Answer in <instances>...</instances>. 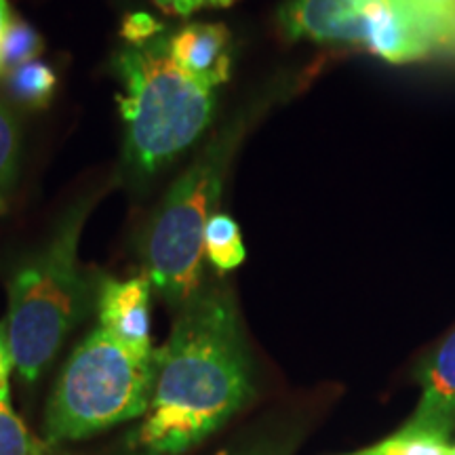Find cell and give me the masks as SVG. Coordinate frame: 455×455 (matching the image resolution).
I'll list each match as a JSON object with an SVG mask.
<instances>
[{
  "label": "cell",
  "mask_w": 455,
  "mask_h": 455,
  "mask_svg": "<svg viewBox=\"0 0 455 455\" xmlns=\"http://www.w3.org/2000/svg\"><path fill=\"white\" fill-rule=\"evenodd\" d=\"M235 455H287V447L281 445V443H258V445H251L243 451Z\"/></svg>",
  "instance_id": "cell-21"
},
{
  "label": "cell",
  "mask_w": 455,
  "mask_h": 455,
  "mask_svg": "<svg viewBox=\"0 0 455 455\" xmlns=\"http://www.w3.org/2000/svg\"><path fill=\"white\" fill-rule=\"evenodd\" d=\"M407 3L435 28L436 38L441 36L443 26L455 11V0H407Z\"/></svg>",
  "instance_id": "cell-17"
},
{
  "label": "cell",
  "mask_w": 455,
  "mask_h": 455,
  "mask_svg": "<svg viewBox=\"0 0 455 455\" xmlns=\"http://www.w3.org/2000/svg\"><path fill=\"white\" fill-rule=\"evenodd\" d=\"M422 398L409 428L447 436L455 428V329L419 369Z\"/></svg>",
  "instance_id": "cell-8"
},
{
  "label": "cell",
  "mask_w": 455,
  "mask_h": 455,
  "mask_svg": "<svg viewBox=\"0 0 455 455\" xmlns=\"http://www.w3.org/2000/svg\"><path fill=\"white\" fill-rule=\"evenodd\" d=\"M44 49L43 36L28 21L20 17H11L7 32L0 43V76L15 70L26 61L36 60Z\"/></svg>",
  "instance_id": "cell-12"
},
{
  "label": "cell",
  "mask_w": 455,
  "mask_h": 455,
  "mask_svg": "<svg viewBox=\"0 0 455 455\" xmlns=\"http://www.w3.org/2000/svg\"><path fill=\"white\" fill-rule=\"evenodd\" d=\"M278 24L289 41L344 44L388 64L436 55L435 28L407 0H287Z\"/></svg>",
  "instance_id": "cell-6"
},
{
  "label": "cell",
  "mask_w": 455,
  "mask_h": 455,
  "mask_svg": "<svg viewBox=\"0 0 455 455\" xmlns=\"http://www.w3.org/2000/svg\"><path fill=\"white\" fill-rule=\"evenodd\" d=\"M204 255L221 272H232L247 258L238 224L228 213H213L204 228Z\"/></svg>",
  "instance_id": "cell-10"
},
{
  "label": "cell",
  "mask_w": 455,
  "mask_h": 455,
  "mask_svg": "<svg viewBox=\"0 0 455 455\" xmlns=\"http://www.w3.org/2000/svg\"><path fill=\"white\" fill-rule=\"evenodd\" d=\"M244 129V118H236L209 140L195 163L171 186L146 228L141 251L148 276L171 304L184 306L201 289L204 228L220 201Z\"/></svg>",
  "instance_id": "cell-4"
},
{
  "label": "cell",
  "mask_w": 455,
  "mask_h": 455,
  "mask_svg": "<svg viewBox=\"0 0 455 455\" xmlns=\"http://www.w3.org/2000/svg\"><path fill=\"white\" fill-rule=\"evenodd\" d=\"M114 70L123 84L118 106L124 152L140 175L167 167L212 124L215 89L181 70L171 55L169 36L127 44L114 57Z\"/></svg>",
  "instance_id": "cell-2"
},
{
  "label": "cell",
  "mask_w": 455,
  "mask_h": 455,
  "mask_svg": "<svg viewBox=\"0 0 455 455\" xmlns=\"http://www.w3.org/2000/svg\"><path fill=\"white\" fill-rule=\"evenodd\" d=\"M155 395L140 428L150 451L184 453L244 407L253 390L251 363L230 291L198 289L155 352Z\"/></svg>",
  "instance_id": "cell-1"
},
{
  "label": "cell",
  "mask_w": 455,
  "mask_h": 455,
  "mask_svg": "<svg viewBox=\"0 0 455 455\" xmlns=\"http://www.w3.org/2000/svg\"><path fill=\"white\" fill-rule=\"evenodd\" d=\"M0 455H47V447L28 432L9 403H0Z\"/></svg>",
  "instance_id": "cell-15"
},
{
  "label": "cell",
  "mask_w": 455,
  "mask_h": 455,
  "mask_svg": "<svg viewBox=\"0 0 455 455\" xmlns=\"http://www.w3.org/2000/svg\"><path fill=\"white\" fill-rule=\"evenodd\" d=\"M155 3L167 13L180 15V17H188L192 15L195 11H201L204 4H209L207 0H155Z\"/></svg>",
  "instance_id": "cell-19"
},
{
  "label": "cell",
  "mask_w": 455,
  "mask_h": 455,
  "mask_svg": "<svg viewBox=\"0 0 455 455\" xmlns=\"http://www.w3.org/2000/svg\"><path fill=\"white\" fill-rule=\"evenodd\" d=\"M451 455H455V447H453V451H451Z\"/></svg>",
  "instance_id": "cell-26"
},
{
  "label": "cell",
  "mask_w": 455,
  "mask_h": 455,
  "mask_svg": "<svg viewBox=\"0 0 455 455\" xmlns=\"http://www.w3.org/2000/svg\"><path fill=\"white\" fill-rule=\"evenodd\" d=\"M89 209V201L74 204L47 247L9 283L7 338L15 369L26 382H36L83 316L87 281L78 266V241Z\"/></svg>",
  "instance_id": "cell-3"
},
{
  "label": "cell",
  "mask_w": 455,
  "mask_h": 455,
  "mask_svg": "<svg viewBox=\"0 0 455 455\" xmlns=\"http://www.w3.org/2000/svg\"><path fill=\"white\" fill-rule=\"evenodd\" d=\"M11 9H9V0H0V43H3L4 32H7V26L11 21Z\"/></svg>",
  "instance_id": "cell-22"
},
{
  "label": "cell",
  "mask_w": 455,
  "mask_h": 455,
  "mask_svg": "<svg viewBox=\"0 0 455 455\" xmlns=\"http://www.w3.org/2000/svg\"><path fill=\"white\" fill-rule=\"evenodd\" d=\"M173 60L188 76L215 89L230 78V32L221 24H190L169 36Z\"/></svg>",
  "instance_id": "cell-9"
},
{
  "label": "cell",
  "mask_w": 455,
  "mask_h": 455,
  "mask_svg": "<svg viewBox=\"0 0 455 455\" xmlns=\"http://www.w3.org/2000/svg\"><path fill=\"white\" fill-rule=\"evenodd\" d=\"M209 4H212V7H221V9H226V7H232V4L236 3V0H207Z\"/></svg>",
  "instance_id": "cell-23"
},
{
  "label": "cell",
  "mask_w": 455,
  "mask_h": 455,
  "mask_svg": "<svg viewBox=\"0 0 455 455\" xmlns=\"http://www.w3.org/2000/svg\"><path fill=\"white\" fill-rule=\"evenodd\" d=\"M350 455H378V451H375V447L367 449V451H358V453H350Z\"/></svg>",
  "instance_id": "cell-24"
},
{
  "label": "cell",
  "mask_w": 455,
  "mask_h": 455,
  "mask_svg": "<svg viewBox=\"0 0 455 455\" xmlns=\"http://www.w3.org/2000/svg\"><path fill=\"white\" fill-rule=\"evenodd\" d=\"M436 55L455 57V11L451 13V17H449V20L445 21V26H443Z\"/></svg>",
  "instance_id": "cell-20"
},
{
  "label": "cell",
  "mask_w": 455,
  "mask_h": 455,
  "mask_svg": "<svg viewBox=\"0 0 455 455\" xmlns=\"http://www.w3.org/2000/svg\"><path fill=\"white\" fill-rule=\"evenodd\" d=\"M150 289L148 275L129 281L108 278L101 283L98 298L100 327L146 358L155 356L150 344Z\"/></svg>",
  "instance_id": "cell-7"
},
{
  "label": "cell",
  "mask_w": 455,
  "mask_h": 455,
  "mask_svg": "<svg viewBox=\"0 0 455 455\" xmlns=\"http://www.w3.org/2000/svg\"><path fill=\"white\" fill-rule=\"evenodd\" d=\"M7 89L11 100L26 108H44L53 100L57 89V74L41 60L26 61L7 74Z\"/></svg>",
  "instance_id": "cell-11"
},
{
  "label": "cell",
  "mask_w": 455,
  "mask_h": 455,
  "mask_svg": "<svg viewBox=\"0 0 455 455\" xmlns=\"http://www.w3.org/2000/svg\"><path fill=\"white\" fill-rule=\"evenodd\" d=\"M0 403H4V401H0Z\"/></svg>",
  "instance_id": "cell-27"
},
{
  "label": "cell",
  "mask_w": 455,
  "mask_h": 455,
  "mask_svg": "<svg viewBox=\"0 0 455 455\" xmlns=\"http://www.w3.org/2000/svg\"><path fill=\"white\" fill-rule=\"evenodd\" d=\"M0 212H4V203L3 201H0Z\"/></svg>",
  "instance_id": "cell-25"
},
{
  "label": "cell",
  "mask_w": 455,
  "mask_h": 455,
  "mask_svg": "<svg viewBox=\"0 0 455 455\" xmlns=\"http://www.w3.org/2000/svg\"><path fill=\"white\" fill-rule=\"evenodd\" d=\"M155 382V356L135 355L95 329L68 358L49 398V443L84 439L148 413Z\"/></svg>",
  "instance_id": "cell-5"
},
{
  "label": "cell",
  "mask_w": 455,
  "mask_h": 455,
  "mask_svg": "<svg viewBox=\"0 0 455 455\" xmlns=\"http://www.w3.org/2000/svg\"><path fill=\"white\" fill-rule=\"evenodd\" d=\"M375 451L378 455H451L453 447L447 436L405 426L395 436L375 445Z\"/></svg>",
  "instance_id": "cell-13"
},
{
  "label": "cell",
  "mask_w": 455,
  "mask_h": 455,
  "mask_svg": "<svg viewBox=\"0 0 455 455\" xmlns=\"http://www.w3.org/2000/svg\"><path fill=\"white\" fill-rule=\"evenodd\" d=\"M20 121L7 100L0 98V192L13 186L17 167H20Z\"/></svg>",
  "instance_id": "cell-14"
},
{
  "label": "cell",
  "mask_w": 455,
  "mask_h": 455,
  "mask_svg": "<svg viewBox=\"0 0 455 455\" xmlns=\"http://www.w3.org/2000/svg\"><path fill=\"white\" fill-rule=\"evenodd\" d=\"M15 367L13 352H11L9 338L0 329V401L9 403V375Z\"/></svg>",
  "instance_id": "cell-18"
},
{
  "label": "cell",
  "mask_w": 455,
  "mask_h": 455,
  "mask_svg": "<svg viewBox=\"0 0 455 455\" xmlns=\"http://www.w3.org/2000/svg\"><path fill=\"white\" fill-rule=\"evenodd\" d=\"M164 28L148 13H131L123 21V36L129 44H144L163 36Z\"/></svg>",
  "instance_id": "cell-16"
}]
</instances>
